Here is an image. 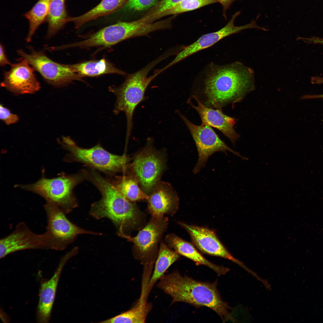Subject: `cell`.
<instances>
[{
  "instance_id": "1",
  "label": "cell",
  "mask_w": 323,
  "mask_h": 323,
  "mask_svg": "<svg viewBox=\"0 0 323 323\" xmlns=\"http://www.w3.org/2000/svg\"><path fill=\"white\" fill-rule=\"evenodd\" d=\"M217 285V281L213 283L200 281L175 270L164 274L156 286L170 297L171 305L182 302L197 307H206L217 313L223 322H235L230 312L231 309L222 298Z\"/></svg>"
},
{
  "instance_id": "2",
  "label": "cell",
  "mask_w": 323,
  "mask_h": 323,
  "mask_svg": "<svg viewBox=\"0 0 323 323\" xmlns=\"http://www.w3.org/2000/svg\"><path fill=\"white\" fill-rule=\"evenodd\" d=\"M254 72L236 62L224 65L212 63L205 81L207 102L218 109L242 100L255 89Z\"/></svg>"
},
{
  "instance_id": "3",
  "label": "cell",
  "mask_w": 323,
  "mask_h": 323,
  "mask_svg": "<svg viewBox=\"0 0 323 323\" xmlns=\"http://www.w3.org/2000/svg\"><path fill=\"white\" fill-rule=\"evenodd\" d=\"M88 178L100 191L101 199L93 203L90 214L97 219L106 218L115 226L118 234L123 238L127 232L140 223L141 215L134 203L128 200L114 185L95 171L88 173Z\"/></svg>"
},
{
  "instance_id": "4",
  "label": "cell",
  "mask_w": 323,
  "mask_h": 323,
  "mask_svg": "<svg viewBox=\"0 0 323 323\" xmlns=\"http://www.w3.org/2000/svg\"><path fill=\"white\" fill-rule=\"evenodd\" d=\"M161 62V59L157 58L141 69L128 74L124 82L120 86H110L109 88V91L115 95L116 98L114 113L118 114L123 112L125 115L127 142L131 133L133 117L135 109L146 99L145 94L147 88L158 76L154 72L149 77L148 74Z\"/></svg>"
},
{
  "instance_id": "5",
  "label": "cell",
  "mask_w": 323,
  "mask_h": 323,
  "mask_svg": "<svg viewBox=\"0 0 323 323\" xmlns=\"http://www.w3.org/2000/svg\"><path fill=\"white\" fill-rule=\"evenodd\" d=\"M82 178L79 175L62 174L56 177L48 179L42 175L35 183L17 185L16 187L39 195L45 199L46 203L56 206L66 214L71 212L78 206L73 190Z\"/></svg>"
},
{
  "instance_id": "6",
  "label": "cell",
  "mask_w": 323,
  "mask_h": 323,
  "mask_svg": "<svg viewBox=\"0 0 323 323\" xmlns=\"http://www.w3.org/2000/svg\"><path fill=\"white\" fill-rule=\"evenodd\" d=\"M63 147L69 152L64 160L76 161L86 164L105 173H113L124 171L129 159L124 155L112 154L100 144L90 148L78 146L69 136H63L58 140Z\"/></svg>"
},
{
  "instance_id": "7",
  "label": "cell",
  "mask_w": 323,
  "mask_h": 323,
  "mask_svg": "<svg viewBox=\"0 0 323 323\" xmlns=\"http://www.w3.org/2000/svg\"><path fill=\"white\" fill-rule=\"evenodd\" d=\"M44 207L47 221L45 231L42 234L46 249L63 250L79 234H102L78 227L68 219L65 213L53 205L46 203Z\"/></svg>"
},
{
  "instance_id": "8",
  "label": "cell",
  "mask_w": 323,
  "mask_h": 323,
  "mask_svg": "<svg viewBox=\"0 0 323 323\" xmlns=\"http://www.w3.org/2000/svg\"><path fill=\"white\" fill-rule=\"evenodd\" d=\"M160 22H150L142 17L133 21L120 22L105 27L85 39L86 47H109L131 38L145 36L161 30Z\"/></svg>"
},
{
  "instance_id": "9",
  "label": "cell",
  "mask_w": 323,
  "mask_h": 323,
  "mask_svg": "<svg viewBox=\"0 0 323 323\" xmlns=\"http://www.w3.org/2000/svg\"><path fill=\"white\" fill-rule=\"evenodd\" d=\"M167 217H152L136 236L124 237L134 244L133 256L144 266V271L152 272L158 252L159 242L168 224Z\"/></svg>"
},
{
  "instance_id": "10",
  "label": "cell",
  "mask_w": 323,
  "mask_h": 323,
  "mask_svg": "<svg viewBox=\"0 0 323 323\" xmlns=\"http://www.w3.org/2000/svg\"><path fill=\"white\" fill-rule=\"evenodd\" d=\"M28 54L22 50L17 51L22 59L26 60L48 83L55 87L65 86L74 80H81L80 75L74 72L69 65L61 64L50 58L42 51L29 47Z\"/></svg>"
},
{
  "instance_id": "11",
  "label": "cell",
  "mask_w": 323,
  "mask_h": 323,
  "mask_svg": "<svg viewBox=\"0 0 323 323\" xmlns=\"http://www.w3.org/2000/svg\"><path fill=\"white\" fill-rule=\"evenodd\" d=\"M179 115L189 130L197 149L198 158L193 170L194 173H199L205 166L209 158L217 152L226 153L228 151L243 160L248 159L228 147L220 138L211 126L202 123L200 125H196L182 115L179 113Z\"/></svg>"
},
{
  "instance_id": "12",
  "label": "cell",
  "mask_w": 323,
  "mask_h": 323,
  "mask_svg": "<svg viewBox=\"0 0 323 323\" xmlns=\"http://www.w3.org/2000/svg\"><path fill=\"white\" fill-rule=\"evenodd\" d=\"M151 139L137 154L131 164L134 176L145 193L152 191L164 167L163 156L154 148Z\"/></svg>"
},
{
  "instance_id": "13",
  "label": "cell",
  "mask_w": 323,
  "mask_h": 323,
  "mask_svg": "<svg viewBox=\"0 0 323 323\" xmlns=\"http://www.w3.org/2000/svg\"><path fill=\"white\" fill-rule=\"evenodd\" d=\"M240 13V11L235 13L226 25L219 30L205 34L194 43L185 46L178 53L175 58L165 66V68L167 69L193 54L212 46L221 39L230 35L248 29H262V27L257 24L258 18L252 20L249 23L244 25L235 26L234 21Z\"/></svg>"
},
{
  "instance_id": "14",
  "label": "cell",
  "mask_w": 323,
  "mask_h": 323,
  "mask_svg": "<svg viewBox=\"0 0 323 323\" xmlns=\"http://www.w3.org/2000/svg\"><path fill=\"white\" fill-rule=\"evenodd\" d=\"M10 69L4 73L1 86L17 95L33 94L40 89L34 68L25 60L12 64Z\"/></svg>"
},
{
  "instance_id": "15",
  "label": "cell",
  "mask_w": 323,
  "mask_h": 323,
  "mask_svg": "<svg viewBox=\"0 0 323 323\" xmlns=\"http://www.w3.org/2000/svg\"><path fill=\"white\" fill-rule=\"evenodd\" d=\"M179 223L188 233L194 245L201 252L229 260L246 271L248 270L249 269L243 263L229 252L214 230L206 227L188 225L182 222Z\"/></svg>"
},
{
  "instance_id": "16",
  "label": "cell",
  "mask_w": 323,
  "mask_h": 323,
  "mask_svg": "<svg viewBox=\"0 0 323 323\" xmlns=\"http://www.w3.org/2000/svg\"><path fill=\"white\" fill-rule=\"evenodd\" d=\"M44 249L42 234L34 232L24 222L18 223L12 232L0 240V259L21 250Z\"/></svg>"
},
{
  "instance_id": "17",
  "label": "cell",
  "mask_w": 323,
  "mask_h": 323,
  "mask_svg": "<svg viewBox=\"0 0 323 323\" xmlns=\"http://www.w3.org/2000/svg\"><path fill=\"white\" fill-rule=\"evenodd\" d=\"M192 97L196 102L197 105L193 104L190 99L188 103L198 113L202 123L218 129L234 145L239 137L233 127L235 119L224 114L220 109H214L205 105L197 96L194 95Z\"/></svg>"
},
{
  "instance_id": "18",
  "label": "cell",
  "mask_w": 323,
  "mask_h": 323,
  "mask_svg": "<svg viewBox=\"0 0 323 323\" xmlns=\"http://www.w3.org/2000/svg\"><path fill=\"white\" fill-rule=\"evenodd\" d=\"M74 255V253L72 251L66 254L61 259L51 278L41 283L36 313L37 319L39 322L48 323L49 321L61 272L67 260Z\"/></svg>"
},
{
  "instance_id": "19",
  "label": "cell",
  "mask_w": 323,
  "mask_h": 323,
  "mask_svg": "<svg viewBox=\"0 0 323 323\" xmlns=\"http://www.w3.org/2000/svg\"><path fill=\"white\" fill-rule=\"evenodd\" d=\"M147 209L152 217H159L166 214L171 215L177 211L179 198L170 185L158 182L149 195Z\"/></svg>"
},
{
  "instance_id": "20",
  "label": "cell",
  "mask_w": 323,
  "mask_h": 323,
  "mask_svg": "<svg viewBox=\"0 0 323 323\" xmlns=\"http://www.w3.org/2000/svg\"><path fill=\"white\" fill-rule=\"evenodd\" d=\"M165 241L169 246L179 255L194 261L197 266L203 265L210 268L218 276L225 275L229 269L214 264L208 260L200 253L193 244L173 234L167 235Z\"/></svg>"
},
{
  "instance_id": "21",
  "label": "cell",
  "mask_w": 323,
  "mask_h": 323,
  "mask_svg": "<svg viewBox=\"0 0 323 323\" xmlns=\"http://www.w3.org/2000/svg\"><path fill=\"white\" fill-rule=\"evenodd\" d=\"M75 73L83 77H95L104 74H116L125 75L126 73L116 67L105 59L90 60L69 65Z\"/></svg>"
},
{
  "instance_id": "22",
  "label": "cell",
  "mask_w": 323,
  "mask_h": 323,
  "mask_svg": "<svg viewBox=\"0 0 323 323\" xmlns=\"http://www.w3.org/2000/svg\"><path fill=\"white\" fill-rule=\"evenodd\" d=\"M177 252L170 249L163 243H161L156 260L154 267L149 280L147 292L149 294L153 287L166 271L179 258Z\"/></svg>"
},
{
  "instance_id": "23",
  "label": "cell",
  "mask_w": 323,
  "mask_h": 323,
  "mask_svg": "<svg viewBox=\"0 0 323 323\" xmlns=\"http://www.w3.org/2000/svg\"><path fill=\"white\" fill-rule=\"evenodd\" d=\"M147 298L141 295L139 298L129 310L101 323H141L146 322L147 318L152 308Z\"/></svg>"
},
{
  "instance_id": "24",
  "label": "cell",
  "mask_w": 323,
  "mask_h": 323,
  "mask_svg": "<svg viewBox=\"0 0 323 323\" xmlns=\"http://www.w3.org/2000/svg\"><path fill=\"white\" fill-rule=\"evenodd\" d=\"M127 0H102L96 6L84 14L70 17L69 22H73L79 28L87 22L109 14L124 6Z\"/></svg>"
},
{
  "instance_id": "25",
  "label": "cell",
  "mask_w": 323,
  "mask_h": 323,
  "mask_svg": "<svg viewBox=\"0 0 323 323\" xmlns=\"http://www.w3.org/2000/svg\"><path fill=\"white\" fill-rule=\"evenodd\" d=\"M65 0H51L46 21L48 24L47 37L54 35L68 22Z\"/></svg>"
},
{
  "instance_id": "26",
  "label": "cell",
  "mask_w": 323,
  "mask_h": 323,
  "mask_svg": "<svg viewBox=\"0 0 323 323\" xmlns=\"http://www.w3.org/2000/svg\"><path fill=\"white\" fill-rule=\"evenodd\" d=\"M111 182L120 193L131 202L147 200L148 198L149 195L140 188L139 182L134 175L118 177Z\"/></svg>"
},
{
  "instance_id": "27",
  "label": "cell",
  "mask_w": 323,
  "mask_h": 323,
  "mask_svg": "<svg viewBox=\"0 0 323 323\" xmlns=\"http://www.w3.org/2000/svg\"><path fill=\"white\" fill-rule=\"evenodd\" d=\"M51 0H38L31 9L24 14L29 23V31L26 38L27 42L31 41L39 27L46 21Z\"/></svg>"
},
{
  "instance_id": "28",
  "label": "cell",
  "mask_w": 323,
  "mask_h": 323,
  "mask_svg": "<svg viewBox=\"0 0 323 323\" xmlns=\"http://www.w3.org/2000/svg\"><path fill=\"white\" fill-rule=\"evenodd\" d=\"M216 2L217 1L216 0H182L171 7L153 17L150 20L154 22L164 16L194 10Z\"/></svg>"
},
{
  "instance_id": "29",
  "label": "cell",
  "mask_w": 323,
  "mask_h": 323,
  "mask_svg": "<svg viewBox=\"0 0 323 323\" xmlns=\"http://www.w3.org/2000/svg\"><path fill=\"white\" fill-rule=\"evenodd\" d=\"M158 0H127L124 6V9L141 11L147 9L157 3Z\"/></svg>"
},
{
  "instance_id": "30",
  "label": "cell",
  "mask_w": 323,
  "mask_h": 323,
  "mask_svg": "<svg viewBox=\"0 0 323 323\" xmlns=\"http://www.w3.org/2000/svg\"><path fill=\"white\" fill-rule=\"evenodd\" d=\"M182 0H160L145 16L150 19L154 16L171 7Z\"/></svg>"
},
{
  "instance_id": "31",
  "label": "cell",
  "mask_w": 323,
  "mask_h": 323,
  "mask_svg": "<svg viewBox=\"0 0 323 323\" xmlns=\"http://www.w3.org/2000/svg\"><path fill=\"white\" fill-rule=\"evenodd\" d=\"M0 118L6 124L8 125L15 124L19 120L17 115L12 113L9 109L1 104L0 106Z\"/></svg>"
},
{
  "instance_id": "32",
  "label": "cell",
  "mask_w": 323,
  "mask_h": 323,
  "mask_svg": "<svg viewBox=\"0 0 323 323\" xmlns=\"http://www.w3.org/2000/svg\"><path fill=\"white\" fill-rule=\"evenodd\" d=\"M298 39L308 44H318L323 45V38L315 36L309 37H298Z\"/></svg>"
},
{
  "instance_id": "33",
  "label": "cell",
  "mask_w": 323,
  "mask_h": 323,
  "mask_svg": "<svg viewBox=\"0 0 323 323\" xmlns=\"http://www.w3.org/2000/svg\"><path fill=\"white\" fill-rule=\"evenodd\" d=\"M0 66H3L7 65H11L12 64L8 59L6 54L4 46L1 43H0Z\"/></svg>"
},
{
  "instance_id": "34",
  "label": "cell",
  "mask_w": 323,
  "mask_h": 323,
  "mask_svg": "<svg viewBox=\"0 0 323 323\" xmlns=\"http://www.w3.org/2000/svg\"><path fill=\"white\" fill-rule=\"evenodd\" d=\"M217 2H219L222 6L223 7V15L224 16L226 17V12L229 8L232 3L236 0H216Z\"/></svg>"
},
{
  "instance_id": "35",
  "label": "cell",
  "mask_w": 323,
  "mask_h": 323,
  "mask_svg": "<svg viewBox=\"0 0 323 323\" xmlns=\"http://www.w3.org/2000/svg\"><path fill=\"white\" fill-rule=\"evenodd\" d=\"M323 99V94L320 95H305L302 96L301 99Z\"/></svg>"
},
{
  "instance_id": "36",
  "label": "cell",
  "mask_w": 323,
  "mask_h": 323,
  "mask_svg": "<svg viewBox=\"0 0 323 323\" xmlns=\"http://www.w3.org/2000/svg\"><path fill=\"white\" fill-rule=\"evenodd\" d=\"M315 81L317 84H323V77L317 76L315 78Z\"/></svg>"
}]
</instances>
